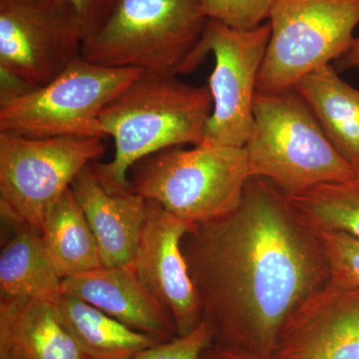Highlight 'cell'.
<instances>
[{"mask_svg":"<svg viewBox=\"0 0 359 359\" xmlns=\"http://www.w3.org/2000/svg\"><path fill=\"white\" fill-rule=\"evenodd\" d=\"M212 344L273 359L290 318L332 280L320 233L268 180L182 243Z\"/></svg>","mask_w":359,"mask_h":359,"instance_id":"obj_1","label":"cell"},{"mask_svg":"<svg viewBox=\"0 0 359 359\" xmlns=\"http://www.w3.org/2000/svg\"><path fill=\"white\" fill-rule=\"evenodd\" d=\"M212 110L209 87L185 83L176 75L142 73L99 116L115 152L109 162L97 165L113 181L126 185L130 170L144 158L202 144Z\"/></svg>","mask_w":359,"mask_h":359,"instance_id":"obj_2","label":"cell"},{"mask_svg":"<svg viewBox=\"0 0 359 359\" xmlns=\"http://www.w3.org/2000/svg\"><path fill=\"white\" fill-rule=\"evenodd\" d=\"M208 21L202 0H115L82 43L81 57L107 67L187 74L199 66Z\"/></svg>","mask_w":359,"mask_h":359,"instance_id":"obj_3","label":"cell"},{"mask_svg":"<svg viewBox=\"0 0 359 359\" xmlns=\"http://www.w3.org/2000/svg\"><path fill=\"white\" fill-rule=\"evenodd\" d=\"M244 148L250 176L268 180L287 197L359 179L294 88L257 93L254 123Z\"/></svg>","mask_w":359,"mask_h":359,"instance_id":"obj_4","label":"cell"},{"mask_svg":"<svg viewBox=\"0 0 359 359\" xmlns=\"http://www.w3.org/2000/svg\"><path fill=\"white\" fill-rule=\"evenodd\" d=\"M250 177L244 147L203 144L161 151L129 172L137 193L192 226L235 211Z\"/></svg>","mask_w":359,"mask_h":359,"instance_id":"obj_5","label":"cell"},{"mask_svg":"<svg viewBox=\"0 0 359 359\" xmlns=\"http://www.w3.org/2000/svg\"><path fill=\"white\" fill-rule=\"evenodd\" d=\"M142 73L135 68L107 67L80 57L44 86L1 95L0 132L32 138L105 139L99 116Z\"/></svg>","mask_w":359,"mask_h":359,"instance_id":"obj_6","label":"cell"},{"mask_svg":"<svg viewBox=\"0 0 359 359\" xmlns=\"http://www.w3.org/2000/svg\"><path fill=\"white\" fill-rule=\"evenodd\" d=\"M257 93L269 95L332 65L353 46L359 0H276Z\"/></svg>","mask_w":359,"mask_h":359,"instance_id":"obj_7","label":"cell"},{"mask_svg":"<svg viewBox=\"0 0 359 359\" xmlns=\"http://www.w3.org/2000/svg\"><path fill=\"white\" fill-rule=\"evenodd\" d=\"M106 152L104 139L32 138L0 132V212L7 224L40 231L45 215L78 174Z\"/></svg>","mask_w":359,"mask_h":359,"instance_id":"obj_8","label":"cell"},{"mask_svg":"<svg viewBox=\"0 0 359 359\" xmlns=\"http://www.w3.org/2000/svg\"><path fill=\"white\" fill-rule=\"evenodd\" d=\"M82 43L65 0H0L1 95L49 83L81 57Z\"/></svg>","mask_w":359,"mask_h":359,"instance_id":"obj_9","label":"cell"},{"mask_svg":"<svg viewBox=\"0 0 359 359\" xmlns=\"http://www.w3.org/2000/svg\"><path fill=\"white\" fill-rule=\"evenodd\" d=\"M269 35L268 21L252 30L233 29L219 21H208L197 53L199 65L210 53L215 57L208 84L212 110L203 145L244 147L247 143Z\"/></svg>","mask_w":359,"mask_h":359,"instance_id":"obj_10","label":"cell"},{"mask_svg":"<svg viewBox=\"0 0 359 359\" xmlns=\"http://www.w3.org/2000/svg\"><path fill=\"white\" fill-rule=\"evenodd\" d=\"M191 228L192 224L148 200L147 216L133 262L142 282L173 318L178 335L190 334L203 321L199 295L182 249Z\"/></svg>","mask_w":359,"mask_h":359,"instance_id":"obj_11","label":"cell"},{"mask_svg":"<svg viewBox=\"0 0 359 359\" xmlns=\"http://www.w3.org/2000/svg\"><path fill=\"white\" fill-rule=\"evenodd\" d=\"M273 359H359V287L330 280L287 321Z\"/></svg>","mask_w":359,"mask_h":359,"instance_id":"obj_12","label":"cell"},{"mask_svg":"<svg viewBox=\"0 0 359 359\" xmlns=\"http://www.w3.org/2000/svg\"><path fill=\"white\" fill-rule=\"evenodd\" d=\"M97 162L84 168L71 192L93 231L103 266L133 264L147 216L148 200L131 184L117 183Z\"/></svg>","mask_w":359,"mask_h":359,"instance_id":"obj_13","label":"cell"},{"mask_svg":"<svg viewBox=\"0 0 359 359\" xmlns=\"http://www.w3.org/2000/svg\"><path fill=\"white\" fill-rule=\"evenodd\" d=\"M63 294L88 302L160 341L178 337L173 318L142 282L133 264L102 266L63 278Z\"/></svg>","mask_w":359,"mask_h":359,"instance_id":"obj_14","label":"cell"},{"mask_svg":"<svg viewBox=\"0 0 359 359\" xmlns=\"http://www.w3.org/2000/svg\"><path fill=\"white\" fill-rule=\"evenodd\" d=\"M0 359L85 358L59 320L54 304L1 297Z\"/></svg>","mask_w":359,"mask_h":359,"instance_id":"obj_15","label":"cell"},{"mask_svg":"<svg viewBox=\"0 0 359 359\" xmlns=\"http://www.w3.org/2000/svg\"><path fill=\"white\" fill-rule=\"evenodd\" d=\"M320 123L328 140L359 175V89L323 66L294 87Z\"/></svg>","mask_w":359,"mask_h":359,"instance_id":"obj_16","label":"cell"},{"mask_svg":"<svg viewBox=\"0 0 359 359\" xmlns=\"http://www.w3.org/2000/svg\"><path fill=\"white\" fill-rule=\"evenodd\" d=\"M0 252V299H41L55 304L63 278L45 252L41 233L27 224H8Z\"/></svg>","mask_w":359,"mask_h":359,"instance_id":"obj_17","label":"cell"},{"mask_svg":"<svg viewBox=\"0 0 359 359\" xmlns=\"http://www.w3.org/2000/svg\"><path fill=\"white\" fill-rule=\"evenodd\" d=\"M54 306L85 359H131L162 342L72 295L63 294Z\"/></svg>","mask_w":359,"mask_h":359,"instance_id":"obj_18","label":"cell"},{"mask_svg":"<svg viewBox=\"0 0 359 359\" xmlns=\"http://www.w3.org/2000/svg\"><path fill=\"white\" fill-rule=\"evenodd\" d=\"M40 233L47 257L61 278L103 266L93 231L71 189L46 212Z\"/></svg>","mask_w":359,"mask_h":359,"instance_id":"obj_19","label":"cell"},{"mask_svg":"<svg viewBox=\"0 0 359 359\" xmlns=\"http://www.w3.org/2000/svg\"><path fill=\"white\" fill-rule=\"evenodd\" d=\"M289 198L316 230L340 231L359 241V179L325 184Z\"/></svg>","mask_w":359,"mask_h":359,"instance_id":"obj_20","label":"cell"},{"mask_svg":"<svg viewBox=\"0 0 359 359\" xmlns=\"http://www.w3.org/2000/svg\"><path fill=\"white\" fill-rule=\"evenodd\" d=\"M276 0H202L208 18L238 30H252L269 20Z\"/></svg>","mask_w":359,"mask_h":359,"instance_id":"obj_21","label":"cell"},{"mask_svg":"<svg viewBox=\"0 0 359 359\" xmlns=\"http://www.w3.org/2000/svg\"><path fill=\"white\" fill-rule=\"evenodd\" d=\"M318 233L330 264L332 282L359 287V241L340 231Z\"/></svg>","mask_w":359,"mask_h":359,"instance_id":"obj_22","label":"cell"},{"mask_svg":"<svg viewBox=\"0 0 359 359\" xmlns=\"http://www.w3.org/2000/svg\"><path fill=\"white\" fill-rule=\"evenodd\" d=\"M211 346V328L203 320L190 334L159 342L131 359H201L205 349Z\"/></svg>","mask_w":359,"mask_h":359,"instance_id":"obj_23","label":"cell"},{"mask_svg":"<svg viewBox=\"0 0 359 359\" xmlns=\"http://www.w3.org/2000/svg\"><path fill=\"white\" fill-rule=\"evenodd\" d=\"M76 15L83 41L97 32L107 18L115 0H65Z\"/></svg>","mask_w":359,"mask_h":359,"instance_id":"obj_24","label":"cell"},{"mask_svg":"<svg viewBox=\"0 0 359 359\" xmlns=\"http://www.w3.org/2000/svg\"><path fill=\"white\" fill-rule=\"evenodd\" d=\"M201 359H271L262 358L255 354L237 351V349L224 348V347L212 346L208 347L202 354Z\"/></svg>","mask_w":359,"mask_h":359,"instance_id":"obj_25","label":"cell"},{"mask_svg":"<svg viewBox=\"0 0 359 359\" xmlns=\"http://www.w3.org/2000/svg\"><path fill=\"white\" fill-rule=\"evenodd\" d=\"M334 63L335 68L339 72L353 69L359 71V36L355 37L351 49Z\"/></svg>","mask_w":359,"mask_h":359,"instance_id":"obj_26","label":"cell"}]
</instances>
